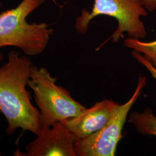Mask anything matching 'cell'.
Masks as SVG:
<instances>
[{"mask_svg": "<svg viewBox=\"0 0 156 156\" xmlns=\"http://www.w3.org/2000/svg\"><path fill=\"white\" fill-rule=\"evenodd\" d=\"M145 8L147 11L153 12L156 10V0H142Z\"/></svg>", "mask_w": 156, "mask_h": 156, "instance_id": "cell-10", "label": "cell"}, {"mask_svg": "<svg viewBox=\"0 0 156 156\" xmlns=\"http://www.w3.org/2000/svg\"><path fill=\"white\" fill-rule=\"evenodd\" d=\"M37 137L27 145L25 156H76L74 140L65 122L42 127Z\"/></svg>", "mask_w": 156, "mask_h": 156, "instance_id": "cell-6", "label": "cell"}, {"mask_svg": "<svg viewBox=\"0 0 156 156\" xmlns=\"http://www.w3.org/2000/svg\"><path fill=\"white\" fill-rule=\"evenodd\" d=\"M44 67L32 66L28 86L33 90L34 100L41 115L42 127H49L58 122L82 114L87 108L74 100L66 89L56 84Z\"/></svg>", "mask_w": 156, "mask_h": 156, "instance_id": "cell-3", "label": "cell"}, {"mask_svg": "<svg viewBox=\"0 0 156 156\" xmlns=\"http://www.w3.org/2000/svg\"><path fill=\"white\" fill-rule=\"evenodd\" d=\"M2 5V4H1V0H0V7Z\"/></svg>", "mask_w": 156, "mask_h": 156, "instance_id": "cell-12", "label": "cell"}, {"mask_svg": "<svg viewBox=\"0 0 156 156\" xmlns=\"http://www.w3.org/2000/svg\"><path fill=\"white\" fill-rule=\"evenodd\" d=\"M32 66L30 58L14 50L0 66V112L7 121L8 135L18 128L37 135L42 128L40 112L32 104L27 89Z\"/></svg>", "mask_w": 156, "mask_h": 156, "instance_id": "cell-1", "label": "cell"}, {"mask_svg": "<svg viewBox=\"0 0 156 156\" xmlns=\"http://www.w3.org/2000/svg\"><path fill=\"white\" fill-rule=\"evenodd\" d=\"M46 0H23L16 8L0 13V48L15 46L27 56L42 53L54 30L46 23H29L26 18Z\"/></svg>", "mask_w": 156, "mask_h": 156, "instance_id": "cell-2", "label": "cell"}, {"mask_svg": "<svg viewBox=\"0 0 156 156\" xmlns=\"http://www.w3.org/2000/svg\"><path fill=\"white\" fill-rule=\"evenodd\" d=\"M146 84V77L140 75L132 97L127 102L117 106L106 126L84 139L74 141L76 156H115L116 147L122 139L123 126L129 112L138 99Z\"/></svg>", "mask_w": 156, "mask_h": 156, "instance_id": "cell-5", "label": "cell"}, {"mask_svg": "<svg viewBox=\"0 0 156 156\" xmlns=\"http://www.w3.org/2000/svg\"><path fill=\"white\" fill-rule=\"evenodd\" d=\"M132 56L145 67L156 80V68L150 61L140 52L133 50ZM129 122L134 124L136 131L144 135L156 136V116L150 108H146L143 112H133L129 117Z\"/></svg>", "mask_w": 156, "mask_h": 156, "instance_id": "cell-8", "label": "cell"}, {"mask_svg": "<svg viewBox=\"0 0 156 156\" xmlns=\"http://www.w3.org/2000/svg\"><path fill=\"white\" fill-rule=\"evenodd\" d=\"M3 59H4V55L2 53L0 52V62H2L3 60Z\"/></svg>", "mask_w": 156, "mask_h": 156, "instance_id": "cell-11", "label": "cell"}, {"mask_svg": "<svg viewBox=\"0 0 156 156\" xmlns=\"http://www.w3.org/2000/svg\"><path fill=\"white\" fill-rule=\"evenodd\" d=\"M147 15L142 0H94L91 11L82 9L80 15L76 17L75 28L78 33H87L91 21L95 17L106 15L117 20V27L106 41L112 39V43H117L124 33L128 37L142 39L147 36L142 17Z\"/></svg>", "mask_w": 156, "mask_h": 156, "instance_id": "cell-4", "label": "cell"}, {"mask_svg": "<svg viewBox=\"0 0 156 156\" xmlns=\"http://www.w3.org/2000/svg\"><path fill=\"white\" fill-rule=\"evenodd\" d=\"M124 46L142 54L156 68V40L144 42L129 37L124 40Z\"/></svg>", "mask_w": 156, "mask_h": 156, "instance_id": "cell-9", "label": "cell"}, {"mask_svg": "<svg viewBox=\"0 0 156 156\" xmlns=\"http://www.w3.org/2000/svg\"><path fill=\"white\" fill-rule=\"evenodd\" d=\"M119 105L114 101L104 99L87 108L78 116L66 120L73 140L84 139L105 127Z\"/></svg>", "mask_w": 156, "mask_h": 156, "instance_id": "cell-7", "label": "cell"}]
</instances>
